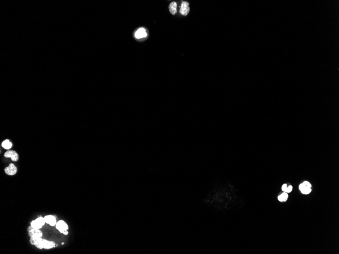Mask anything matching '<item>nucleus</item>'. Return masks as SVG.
Here are the masks:
<instances>
[{
	"mask_svg": "<svg viewBox=\"0 0 339 254\" xmlns=\"http://www.w3.org/2000/svg\"><path fill=\"white\" fill-rule=\"evenodd\" d=\"M44 218L45 221V223L48 224L50 226H55L56 225L57 222L56 221V218L55 216H53V215H48V216H46Z\"/></svg>",
	"mask_w": 339,
	"mask_h": 254,
	"instance_id": "nucleus-8",
	"label": "nucleus"
},
{
	"mask_svg": "<svg viewBox=\"0 0 339 254\" xmlns=\"http://www.w3.org/2000/svg\"><path fill=\"white\" fill-rule=\"evenodd\" d=\"M45 223L44 218L40 217L36 219L35 220L31 221V226L33 228L40 229L42 228Z\"/></svg>",
	"mask_w": 339,
	"mask_h": 254,
	"instance_id": "nucleus-3",
	"label": "nucleus"
},
{
	"mask_svg": "<svg viewBox=\"0 0 339 254\" xmlns=\"http://www.w3.org/2000/svg\"><path fill=\"white\" fill-rule=\"evenodd\" d=\"M210 195L211 196H212V197H214V198H215V199H216V197H217V193H216V192L212 191L211 192H210Z\"/></svg>",
	"mask_w": 339,
	"mask_h": 254,
	"instance_id": "nucleus-14",
	"label": "nucleus"
},
{
	"mask_svg": "<svg viewBox=\"0 0 339 254\" xmlns=\"http://www.w3.org/2000/svg\"><path fill=\"white\" fill-rule=\"evenodd\" d=\"M190 11L189 5V3L186 1L182 2L180 7V13L183 16H186Z\"/></svg>",
	"mask_w": 339,
	"mask_h": 254,
	"instance_id": "nucleus-5",
	"label": "nucleus"
},
{
	"mask_svg": "<svg viewBox=\"0 0 339 254\" xmlns=\"http://www.w3.org/2000/svg\"><path fill=\"white\" fill-rule=\"evenodd\" d=\"M292 190H293V187L291 186H289L288 187H287L286 189L285 190L284 192L289 193V192H291Z\"/></svg>",
	"mask_w": 339,
	"mask_h": 254,
	"instance_id": "nucleus-13",
	"label": "nucleus"
},
{
	"mask_svg": "<svg viewBox=\"0 0 339 254\" xmlns=\"http://www.w3.org/2000/svg\"><path fill=\"white\" fill-rule=\"evenodd\" d=\"M147 33L146 30L144 28H140L138 29L135 33V36L137 39H141L143 38H145L147 37Z\"/></svg>",
	"mask_w": 339,
	"mask_h": 254,
	"instance_id": "nucleus-9",
	"label": "nucleus"
},
{
	"mask_svg": "<svg viewBox=\"0 0 339 254\" xmlns=\"http://www.w3.org/2000/svg\"><path fill=\"white\" fill-rule=\"evenodd\" d=\"M2 146L5 149L9 150L12 147V144L9 141V140H6L3 142Z\"/></svg>",
	"mask_w": 339,
	"mask_h": 254,
	"instance_id": "nucleus-11",
	"label": "nucleus"
},
{
	"mask_svg": "<svg viewBox=\"0 0 339 254\" xmlns=\"http://www.w3.org/2000/svg\"><path fill=\"white\" fill-rule=\"evenodd\" d=\"M55 227L61 233H63L64 235L68 234V231L67 230L69 229V226L65 221L63 220L58 221L56 224Z\"/></svg>",
	"mask_w": 339,
	"mask_h": 254,
	"instance_id": "nucleus-2",
	"label": "nucleus"
},
{
	"mask_svg": "<svg viewBox=\"0 0 339 254\" xmlns=\"http://www.w3.org/2000/svg\"><path fill=\"white\" fill-rule=\"evenodd\" d=\"M288 197V194L286 192H284L282 194H281L280 195L278 196V200L280 201H286Z\"/></svg>",
	"mask_w": 339,
	"mask_h": 254,
	"instance_id": "nucleus-12",
	"label": "nucleus"
},
{
	"mask_svg": "<svg viewBox=\"0 0 339 254\" xmlns=\"http://www.w3.org/2000/svg\"><path fill=\"white\" fill-rule=\"evenodd\" d=\"M287 187V186L286 184H283V185L282 187V190L283 191L285 192V190L286 189Z\"/></svg>",
	"mask_w": 339,
	"mask_h": 254,
	"instance_id": "nucleus-15",
	"label": "nucleus"
},
{
	"mask_svg": "<svg viewBox=\"0 0 339 254\" xmlns=\"http://www.w3.org/2000/svg\"><path fill=\"white\" fill-rule=\"evenodd\" d=\"M5 172L7 175H15L17 172L16 167L15 166L14 164L11 163L9 165V167H7L5 169Z\"/></svg>",
	"mask_w": 339,
	"mask_h": 254,
	"instance_id": "nucleus-7",
	"label": "nucleus"
},
{
	"mask_svg": "<svg viewBox=\"0 0 339 254\" xmlns=\"http://www.w3.org/2000/svg\"><path fill=\"white\" fill-rule=\"evenodd\" d=\"M29 242L32 245L36 246L37 248L39 249H45L48 250L55 247V244L54 242L42 239L41 238H38L35 240H30Z\"/></svg>",
	"mask_w": 339,
	"mask_h": 254,
	"instance_id": "nucleus-1",
	"label": "nucleus"
},
{
	"mask_svg": "<svg viewBox=\"0 0 339 254\" xmlns=\"http://www.w3.org/2000/svg\"><path fill=\"white\" fill-rule=\"evenodd\" d=\"M4 156L6 158H10L13 161H17L18 160L19 157L16 152L13 150H9L5 153Z\"/></svg>",
	"mask_w": 339,
	"mask_h": 254,
	"instance_id": "nucleus-6",
	"label": "nucleus"
},
{
	"mask_svg": "<svg viewBox=\"0 0 339 254\" xmlns=\"http://www.w3.org/2000/svg\"><path fill=\"white\" fill-rule=\"evenodd\" d=\"M311 185L309 182L307 181L304 182L299 185V190H301L302 193L304 194H308L311 192Z\"/></svg>",
	"mask_w": 339,
	"mask_h": 254,
	"instance_id": "nucleus-4",
	"label": "nucleus"
},
{
	"mask_svg": "<svg viewBox=\"0 0 339 254\" xmlns=\"http://www.w3.org/2000/svg\"><path fill=\"white\" fill-rule=\"evenodd\" d=\"M177 4L175 2H172L169 5V9L170 12L172 15L175 14L177 12Z\"/></svg>",
	"mask_w": 339,
	"mask_h": 254,
	"instance_id": "nucleus-10",
	"label": "nucleus"
}]
</instances>
